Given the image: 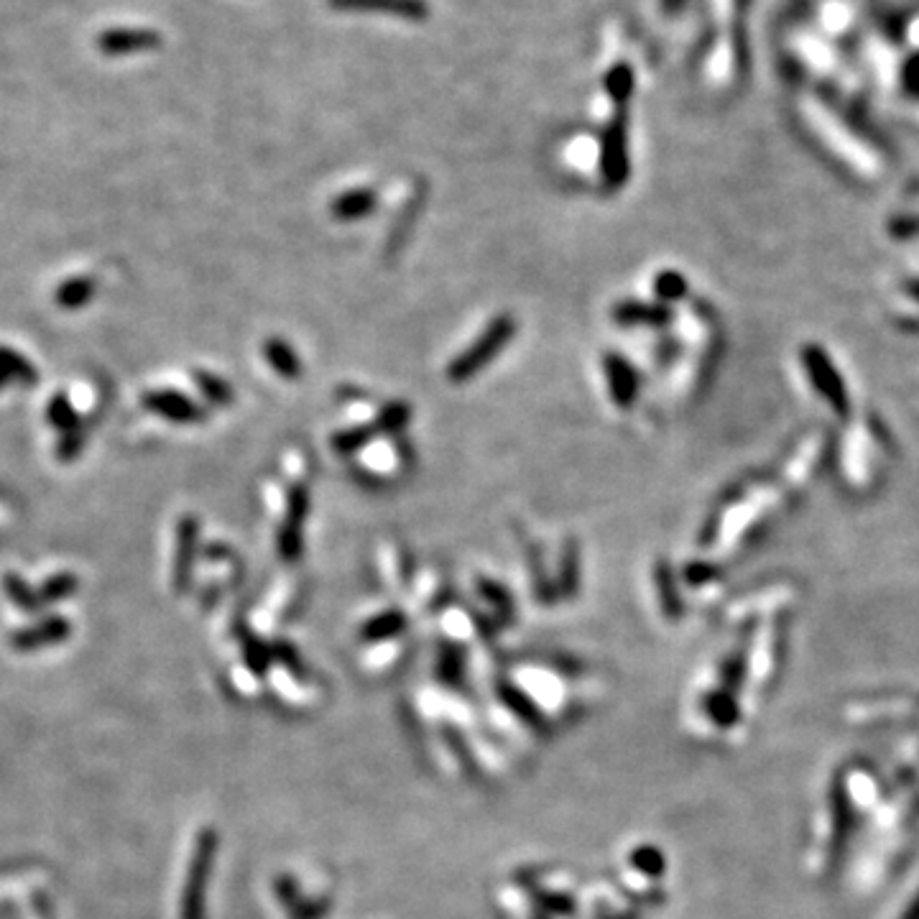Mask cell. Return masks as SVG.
Instances as JSON below:
<instances>
[{"mask_svg": "<svg viewBox=\"0 0 919 919\" xmlns=\"http://www.w3.org/2000/svg\"><path fill=\"white\" fill-rule=\"evenodd\" d=\"M511 335H514V322H511V320H498L496 325H493L491 330H488L486 335L480 337L478 343H475V348H470L468 353L463 355V358H457L455 363H452L450 376L455 378V381H463V378H468V376H473V373H478L480 368L486 366L488 360H491L493 355H496L498 350H501V345L506 343V340H509Z\"/></svg>", "mask_w": 919, "mask_h": 919, "instance_id": "obj_1", "label": "cell"}, {"mask_svg": "<svg viewBox=\"0 0 919 919\" xmlns=\"http://www.w3.org/2000/svg\"><path fill=\"white\" fill-rule=\"evenodd\" d=\"M146 406L161 417L172 419V422H197L202 417V411L184 396L174 394V391H159V394L146 396Z\"/></svg>", "mask_w": 919, "mask_h": 919, "instance_id": "obj_2", "label": "cell"}, {"mask_svg": "<svg viewBox=\"0 0 919 919\" xmlns=\"http://www.w3.org/2000/svg\"><path fill=\"white\" fill-rule=\"evenodd\" d=\"M608 376H611V391L616 394V399L626 404L636 394V378L631 368L621 358H608Z\"/></svg>", "mask_w": 919, "mask_h": 919, "instance_id": "obj_3", "label": "cell"}, {"mask_svg": "<svg viewBox=\"0 0 919 919\" xmlns=\"http://www.w3.org/2000/svg\"><path fill=\"white\" fill-rule=\"evenodd\" d=\"M266 358L271 360V366H274L281 376L294 378L299 373L297 355L289 350V345L279 343V340H271V343L266 345Z\"/></svg>", "mask_w": 919, "mask_h": 919, "instance_id": "obj_4", "label": "cell"}, {"mask_svg": "<svg viewBox=\"0 0 919 919\" xmlns=\"http://www.w3.org/2000/svg\"><path fill=\"white\" fill-rule=\"evenodd\" d=\"M156 41V36L141 34V31H118L103 39V46L108 52H131V49H143L151 46Z\"/></svg>", "mask_w": 919, "mask_h": 919, "instance_id": "obj_5", "label": "cell"}, {"mask_svg": "<svg viewBox=\"0 0 919 919\" xmlns=\"http://www.w3.org/2000/svg\"><path fill=\"white\" fill-rule=\"evenodd\" d=\"M92 292H95V284H92V279L67 281V284H64L57 292V302L67 309H77L92 297Z\"/></svg>", "mask_w": 919, "mask_h": 919, "instance_id": "obj_6", "label": "cell"}, {"mask_svg": "<svg viewBox=\"0 0 919 919\" xmlns=\"http://www.w3.org/2000/svg\"><path fill=\"white\" fill-rule=\"evenodd\" d=\"M0 368L8 373L11 378H21V381H34L36 371L31 368V363L26 358H21L18 353L8 348H0Z\"/></svg>", "mask_w": 919, "mask_h": 919, "instance_id": "obj_7", "label": "cell"}, {"mask_svg": "<svg viewBox=\"0 0 919 919\" xmlns=\"http://www.w3.org/2000/svg\"><path fill=\"white\" fill-rule=\"evenodd\" d=\"M49 419H52V422L57 424V427L62 429V432H75V429H77L75 411L69 409L67 399H62V396H59V399H54L52 409H49Z\"/></svg>", "mask_w": 919, "mask_h": 919, "instance_id": "obj_8", "label": "cell"}, {"mask_svg": "<svg viewBox=\"0 0 919 919\" xmlns=\"http://www.w3.org/2000/svg\"><path fill=\"white\" fill-rule=\"evenodd\" d=\"M368 207H371V195H366V192H360V195H345V197H340V200H337V215H343V217H353V215H358V212H366Z\"/></svg>", "mask_w": 919, "mask_h": 919, "instance_id": "obj_9", "label": "cell"}, {"mask_svg": "<svg viewBox=\"0 0 919 919\" xmlns=\"http://www.w3.org/2000/svg\"><path fill=\"white\" fill-rule=\"evenodd\" d=\"M657 292L662 294V297H680V294L685 292V281L677 274H662L659 276Z\"/></svg>", "mask_w": 919, "mask_h": 919, "instance_id": "obj_10", "label": "cell"}, {"mask_svg": "<svg viewBox=\"0 0 919 919\" xmlns=\"http://www.w3.org/2000/svg\"><path fill=\"white\" fill-rule=\"evenodd\" d=\"M399 628H401V618L396 616V613H389V616H383V618H378V621L368 623L366 631H371V634H376V636H389L391 631H399Z\"/></svg>", "mask_w": 919, "mask_h": 919, "instance_id": "obj_11", "label": "cell"}, {"mask_svg": "<svg viewBox=\"0 0 919 919\" xmlns=\"http://www.w3.org/2000/svg\"><path fill=\"white\" fill-rule=\"evenodd\" d=\"M200 383H202V391H205L207 396H210L212 401H228L230 399V391H228V386H223V383L220 381H215V378L212 376H200Z\"/></svg>", "mask_w": 919, "mask_h": 919, "instance_id": "obj_12", "label": "cell"}, {"mask_svg": "<svg viewBox=\"0 0 919 919\" xmlns=\"http://www.w3.org/2000/svg\"><path fill=\"white\" fill-rule=\"evenodd\" d=\"M904 919H919V897L914 899L912 904H909V909H907V914H904Z\"/></svg>", "mask_w": 919, "mask_h": 919, "instance_id": "obj_13", "label": "cell"}, {"mask_svg": "<svg viewBox=\"0 0 919 919\" xmlns=\"http://www.w3.org/2000/svg\"><path fill=\"white\" fill-rule=\"evenodd\" d=\"M8 381H11V376H8V373L3 371V368H0V389H3V386H6Z\"/></svg>", "mask_w": 919, "mask_h": 919, "instance_id": "obj_14", "label": "cell"}]
</instances>
